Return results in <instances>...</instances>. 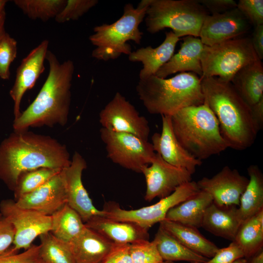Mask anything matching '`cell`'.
Segmentation results:
<instances>
[{
	"mask_svg": "<svg viewBox=\"0 0 263 263\" xmlns=\"http://www.w3.org/2000/svg\"><path fill=\"white\" fill-rule=\"evenodd\" d=\"M251 41L258 57L262 60L263 58V24L254 27Z\"/></svg>",
	"mask_w": 263,
	"mask_h": 263,
	"instance_id": "ee69618b",
	"label": "cell"
},
{
	"mask_svg": "<svg viewBox=\"0 0 263 263\" xmlns=\"http://www.w3.org/2000/svg\"><path fill=\"white\" fill-rule=\"evenodd\" d=\"M0 263H45L40 254L39 245L32 244L21 253L10 247L0 255Z\"/></svg>",
	"mask_w": 263,
	"mask_h": 263,
	"instance_id": "74e56055",
	"label": "cell"
},
{
	"mask_svg": "<svg viewBox=\"0 0 263 263\" xmlns=\"http://www.w3.org/2000/svg\"><path fill=\"white\" fill-rule=\"evenodd\" d=\"M203 47L204 44L199 38L184 37L178 52L159 69L155 75L165 78L178 72H191L202 77L201 58Z\"/></svg>",
	"mask_w": 263,
	"mask_h": 263,
	"instance_id": "ffe728a7",
	"label": "cell"
},
{
	"mask_svg": "<svg viewBox=\"0 0 263 263\" xmlns=\"http://www.w3.org/2000/svg\"><path fill=\"white\" fill-rule=\"evenodd\" d=\"M204 103L216 116L228 148L243 150L254 143L259 132L250 107L230 82L217 77H201Z\"/></svg>",
	"mask_w": 263,
	"mask_h": 263,
	"instance_id": "3957f363",
	"label": "cell"
},
{
	"mask_svg": "<svg viewBox=\"0 0 263 263\" xmlns=\"http://www.w3.org/2000/svg\"><path fill=\"white\" fill-rule=\"evenodd\" d=\"M62 170L33 192L15 201L16 204L21 207L51 216L67 204Z\"/></svg>",
	"mask_w": 263,
	"mask_h": 263,
	"instance_id": "ac0fdd59",
	"label": "cell"
},
{
	"mask_svg": "<svg viewBox=\"0 0 263 263\" xmlns=\"http://www.w3.org/2000/svg\"><path fill=\"white\" fill-rule=\"evenodd\" d=\"M237 7L254 27L263 24V0H240Z\"/></svg>",
	"mask_w": 263,
	"mask_h": 263,
	"instance_id": "f35d334b",
	"label": "cell"
},
{
	"mask_svg": "<svg viewBox=\"0 0 263 263\" xmlns=\"http://www.w3.org/2000/svg\"><path fill=\"white\" fill-rule=\"evenodd\" d=\"M138 96L150 114L171 116L180 110L204 103L201 77L191 72L169 78L151 75L139 79Z\"/></svg>",
	"mask_w": 263,
	"mask_h": 263,
	"instance_id": "277c9868",
	"label": "cell"
},
{
	"mask_svg": "<svg viewBox=\"0 0 263 263\" xmlns=\"http://www.w3.org/2000/svg\"><path fill=\"white\" fill-rule=\"evenodd\" d=\"M15 230L12 224L5 218H0V255L5 252L13 244Z\"/></svg>",
	"mask_w": 263,
	"mask_h": 263,
	"instance_id": "b9f144b4",
	"label": "cell"
},
{
	"mask_svg": "<svg viewBox=\"0 0 263 263\" xmlns=\"http://www.w3.org/2000/svg\"><path fill=\"white\" fill-rule=\"evenodd\" d=\"M200 190L197 183L191 181L178 187L173 192L156 203L136 209H124L116 203L108 202L102 209L103 216L116 221L133 223L149 230L154 224L164 220L171 208Z\"/></svg>",
	"mask_w": 263,
	"mask_h": 263,
	"instance_id": "30bf717a",
	"label": "cell"
},
{
	"mask_svg": "<svg viewBox=\"0 0 263 263\" xmlns=\"http://www.w3.org/2000/svg\"><path fill=\"white\" fill-rule=\"evenodd\" d=\"M6 2L7 0H0V10L5 9Z\"/></svg>",
	"mask_w": 263,
	"mask_h": 263,
	"instance_id": "681fc988",
	"label": "cell"
},
{
	"mask_svg": "<svg viewBox=\"0 0 263 263\" xmlns=\"http://www.w3.org/2000/svg\"><path fill=\"white\" fill-rule=\"evenodd\" d=\"M48 46L49 41L43 40L22 60L17 69L15 81L9 92L14 102V119L21 114L20 106L24 94L34 86L45 70Z\"/></svg>",
	"mask_w": 263,
	"mask_h": 263,
	"instance_id": "e0dca14e",
	"label": "cell"
},
{
	"mask_svg": "<svg viewBox=\"0 0 263 263\" xmlns=\"http://www.w3.org/2000/svg\"><path fill=\"white\" fill-rule=\"evenodd\" d=\"M160 226L189 249L207 258L214 256L219 247L202 235L198 228L164 220Z\"/></svg>",
	"mask_w": 263,
	"mask_h": 263,
	"instance_id": "4316f807",
	"label": "cell"
},
{
	"mask_svg": "<svg viewBox=\"0 0 263 263\" xmlns=\"http://www.w3.org/2000/svg\"><path fill=\"white\" fill-rule=\"evenodd\" d=\"M238 207L213 202L206 210L201 227L215 236L233 241L242 223Z\"/></svg>",
	"mask_w": 263,
	"mask_h": 263,
	"instance_id": "603a6c76",
	"label": "cell"
},
{
	"mask_svg": "<svg viewBox=\"0 0 263 263\" xmlns=\"http://www.w3.org/2000/svg\"><path fill=\"white\" fill-rule=\"evenodd\" d=\"M149 0H142L136 8L131 3L126 4L122 16L112 24L96 26L89 40L95 47L93 57L103 61L115 59L124 54L129 55L131 46L128 43L133 41L139 44L143 33L139 25L145 19Z\"/></svg>",
	"mask_w": 263,
	"mask_h": 263,
	"instance_id": "8992f818",
	"label": "cell"
},
{
	"mask_svg": "<svg viewBox=\"0 0 263 263\" xmlns=\"http://www.w3.org/2000/svg\"><path fill=\"white\" fill-rule=\"evenodd\" d=\"M180 38L172 31L166 32L163 42L158 46L140 48L128 56L132 62H141L143 68L139 74V79L155 75L174 55L175 47Z\"/></svg>",
	"mask_w": 263,
	"mask_h": 263,
	"instance_id": "7402d4cb",
	"label": "cell"
},
{
	"mask_svg": "<svg viewBox=\"0 0 263 263\" xmlns=\"http://www.w3.org/2000/svg\"><path fill=\"white\" fill-rule=\"evenodd\" d=\"M14 2L29 18L45 22L56 17L66 0H15Z\"/></svg>",
	"mask_w": 263,
	"mask_h": 263,
	"instance_id": "d6a6232c",
	"label": "cell"
},
{
	"mask_svg": "<svg viewBox=\"0 0 263 263\" xmlns=\"http://www.w3.org/2000/svg\"><path fill=\"white\" fill-rule=\"evenodd\" d=\"M1 217V213H0V218Z\"/></svg>",
	"mask_w": 263,
	"mask_h": 263,
	"instance_id": "816d5d0a",
	"label": "cell"
},
{
	"mask_svg": "<svg viewBox=\"0 0 263 263\" xmlns=\"http://www.w3.org/2000/svg\"><path fill=\"white\" fill-rule=\"evenodd\" d=\"M0 212L15 228V239L12 247L16 251L22 248L28 249L37 237L50 232L51 216L21 207L15 200H2L0 203Z\"/></svg>",
	"mask_w": 263,
	"mask_h": 263,
	"instance_id": "8fae6325",
	"label": "cell"
},
{
	"mask_svg": "<svg viewBox=\"0 0 263 263\" xmlns=\"http://www.w3.org/2000/svg\"><path fill=\"white\" fill-rule=\"evenodd\" d=\"M162 263H175L173 262H170V261H163Z\"/></svg>",
	"mask_w": 263,
	"mask_h": 263,
	"instance_id": "f907efd6",
	"label": "cell"
},
{
	"mask_svg": "<svg viewBox=\"0 0 263 263\" xmlns=\"http://www.w3.org/2000/svg\"><path fill=\"white\" fill-rule=\"evenodd\" d=\"M153 241L163 261L205 263L209 260L184 245L160 225Z\"/></svg>",
	"mask_w": 263,
	"mask_h": 263,
	"instance_id": "f1b7e54d",
	"label": "cell"
},
{
	"mask_svg": "<svg viewBox=\"0 0 263 263\" xmlns=\"http://www.w3.org/2000/svg\"><path fill=\"white\" fill-rule=\"evenodd\" d=\"M232 263H247V260L244 258H239Z\"/></svg>",
	"mask_w": 263,
	"mask_h": 263,
	"instance_id": "c3c4849f",
	"label": "cell"
},
{
	"mask_svg": "<svg viewBox=\"0 0 263 263\" xmlns=\"http://www.w3.org/2000/svg\"></svg>",
	"mask_w": 263,
	"mask_h": 263,
	"instance_id": "f5cc1de1",
	"label": "cell"
},
{
	"mask_svg": "<svg viewBox=\"0 0 263 263\" xmlns=\"http://www.w3.org/2000/svg\"><path fill=\"white\" fill-rule=\"evenodd\" d=\"M50 232L60 240L71 243L86 228L80 215L67 204L51 216Z\"/></svg>",
	"mask_w": 263,
	"mask_h": 263,
	"instance_id": "f546056e",
	"label": "cell"
},
{
	"mask_svg": "<svg viewBox=\"0 0 263 263\" xmlns=\"http://www.w3.org/2000/svg\"><path fill=\"white\" fill-rule=\"evenodd\" d=\"M247 173L249 181L240 197L238 207L242 222L263 209V174L255 165L248 167Z\"/></svg>",
	"mask_w": 263,
	"mask_h": 263,
	"instance_id": "83f0119b",
	"label": "cell"
},
{
	"mask_svg": "<svg viewBox=\"0 0 263 263\" xmlns=\"http://www.w3.org/2000/svg\"><path fill=\"white\" fill-rule=\"evenodd\" d=\"M71 162L65 146L27 131L14 132L0 145V179L12 191L23 172L41 168L62 169Z\"/></svg>",
	"mask_w": 263,
	"mask_h": 263,
	"instance_id": "6da1fadb",
	"label": "cell"
},
{
	"mask_svg": "<svg viewBox=\"0 0 263 263\" xmlns=\"http://www.w3.org/2000/svg\"><path fill=\"white\" fill-rule=\"evenodd\" d=\"M17 54V42L8 33L0 40V78L8 79L10 76V67Z\"/></svg>",
	"mask_w": 263,
	"mask_h": 263,
	"instance_id": "8d00e7d4",
	"label": "cell"
},
{
	"mask_svg": "<svg viewBox=\"0 0 263 263\" xmlns=\"http://www.w3.org/2000/svg\"><path fill=\"white\" fill-rule=\"evenodd\" d=\"M248 181L237 169L225 166L212 177H204L196 183L199 188L208 193L216 204L239 207Z\"/></svg>",
	"mask_w": 263,
	"mask_h": 263,
	"instance_id": "2e32d148",
	"label": "cell"
},
{
	"mask_svg": "<svg viewBox=\"0 0 263 263\" xmlns=\"http://www.w3.org/2000/svg\"><path fill=\"white\" fill-rule=\"evenodd\" d=\"M170 116L179 143L195 158L202 161L228 148L216 116L205 103L185 107Z\"/></svg>",
	"mask_w": 263,
	"mask_h": 263,
	"instance_id": "5b68a950",
	"label": "cell"
},
{
	"mask_svg": "<svg viewBox=\"0 0 263 263\" xmlns=\"http://www.w3.org/2000/svg\"><path fill=\"white\" fill-rule=\"evenodd\" d=\"M99 121L105 129L132 134L148 140L150 128L148 120L119 92L100 111Z\"/></svg>",
	"mask_w": 263,
	"mask_h": 263,
	"instance_id": "7c38bea8",
	"label": "cell"
},
{
	"mask_svg": "<svg viewBox=\"0 0 263 263\" xmlns=\"http://www.w3.org/2000/svg\"><path fill=\"white\" fill-rule=\"evenodd\" d=\"M6 19V12L5 9L0 10V40L5 35V21Z\"/></svg>",
	"mask_w": 263,
	"mask_h": 263,
	"instance_id": "7dc6e473",
	"label": "cell"
},
{
	"mask_svg": "<svg viewBox=\"0 0 263 263\" xmlns=\"http://www.w3.org/2000/svg\"><path fill=\"white\" fill-rule=\"evenodd\" d=\"M114 243L86 226L70 243L75 263H101Z\"/></svg>",
	"mask_w": 263,
	"mask_h": 263,
	"instance_id": "cb8c5ba5",
	"label": "cell"
},
{
	"mask_svg": "<svg viewBox=\"0 0 263 263\" xmlns=\"http://www.w3.org/2000/svg\"><path fill=\"white\" fill-rule=\"evenodd\" d=\"M237 7L221 14H209L202 24L199 38L205 45L243 37L251 26Z\"/></svg>",
	"mask_w": 263,
	"mask_h": 263,
	"instance_id": "5bb4252c",
	"label": "cell"
},
{
	"mask_svg": "<svg viewBox=\"0 0 263 263\" xmlns=\"http://www.w3.org/2000/svg\"><path fill=\"white\" fill-rule=\"evenodd\" d=\"M98 2L97 0H67L63 9L55 18V20L61 23L77 20Z\"/></svg>",
	"mask_w": 263,
	"mask_h": 263,
	"instance_id": "d590c367",
	"label": "cell"
},
{
	"mask_svg": "<svg viewBox=\"0 0 263 263\" xmlns=\"http://www.w3.org/2000/svg\"><path fill=\"white\" fill-rule=\"evenodd\" d=\"M212 202V197L208 193L200 190L171 208L165 220L196 228L201 227L206 210Z\"/></svg>",
	"mask_w": 263,
	"mask_h": 263,
	"instance_id": "d4e9b609",
	"label": "cell"
},
{
	"mask_svg": "<svg viewBox=\"0 0 263 263\" xmlns=\"http://www.w3.org/2000/svg\"><path fill=\"white\" fill-rule=\"evenodd\" d=\"M87 166L85 159L75 151L70 165L62 170L67 204L80 215L84 223L95 216H103L104 214L103 210L95 207L83 184L82 174Z\"/></svg>",
	"mask_w": 263,
	"mask_h": 263,
	"instance_id": "9a60e30c",
	"label": "cell"
},
{
	"mask_svg": "<svg viewBox=\"0 0 263 263\" xmlns=\"http://www.w3.org/2000/svg\"><path fill=\"white\" fill-rule=\"evenodd\" d=\"M233 241L242 249L245 259L263 248V209L242 223Z\"/></svg>",
	"mask_w": 263,
	"mask_h": 263,
	"instance_id": "4dcf8cb0",
	"label": "cell"
},
{
	"mask_svg": "<svg viewBox=\"0 0 263 263\" xmlns=\"http://www.w3.org/2000/svg\"><path fill=\"white\" fill-rule=\"evenodd\" d=\"M130 253L133 263H162L154 242L142 240L130 244Z\"/></svg>",
	"mask_w": 263,
	"mask_h": 263,
	"instance_id": "e575fe53",
	"label": "cell"
},
{
	"mask_svg": "<svg viewBox=\"0 0 263 263\" xmlns=\"http://www.w3.org/2000/svg\"><path fill=\"white\" fill-rule=\"evenodd\" d=\"M247 260V263H263V248H261Z\"/></svg>",
	"mask_w": 263,
	"mask_h": 263,
	"instance_id": "bcb514c9",
	"label": "cell"
},
{
	"mask_svg": "<svg viewBox=\"0 0 263 263\" xmlns=\"http://www.w3.org/2000/svg\"><path fill=\"white\" fill-rule=\"evenodd\" d=\"M62 169L41 168L21 173L13 190L15 201L46 183Z\"/></svg>",
	"mask_w": 263,
	"mask_h": 263,
	"instance_id": "836d02e7",
	"label": "cell"
},
{
	"mask_svg": "<svg viewBox=\"0 0 263 263\" xmlns=\"http://www.w3.org/2000/svg\"><path fill=\"white\" fill-rule=\"evenodd\" d=\"M242 258H244L242 249L232 241L227 247L219 248L214 256L205 263H232Z\"/></svg>",
	"mask_w": 263,
	"mask_h": 263,
	"instance_id": "ab89813d",
	"label": "cell"
},
{
	"mask_svg": "<svg viewBox=\"0 0 263 263\" xmlns=\"http://www.w3.org/2000/svg\"><path fill=\"white\" fill-rule=\"evenodd\" d=\"M101 263H133L130 244H114Z\"/></svg>",
	"mask_w": 263,
	"mask_h": 263,
	"instance_id": "60d3db41",
	"label": "cell"
},
{
	"mask_svg": "<svg viewBox=\"0 0 263 263\" xmlns=\"http://www.w3.org/2000/svg\"><path fill=\"white\" fill-rule=\"evenodd\" d=\"M250 108L253 120L259 132L263 127V98Z\"/></svg>",
	"mask_w": 263,
	"mask_h": 263,
	"instance_id": "f6af8a7d",
	"label": "cell"
},
{
	"mask_svg": "<svg viewBox=\"0 0 263 263\" xmlns=\"http://www.w3.org/2000/svg\"><path fill=\"white\" fill-rule=\"evenodd\" d=\"M39 237L40 254L45 263H75L69 243L57 238L50 232Z\"/></svg>",
	"mask_w": 263,
	"mask_h": 263,
	"instance_id": "1f68e13d",
	"label": "cell"
},
{
	"mask_svg": "<svg viewBox=\"0 0 263 263\" xmlns=\"http://www.w3.org/2000/svg\"><path fill=\"white\" fill-rule=\"evenodd\" d=\"M161 117V132H155L151 136V143L155 152L167 163L184 168L193 174L202 161L192 156L179 143L172 130L170 116L162 115Z\"/></svg>",
	"mask_w": 263,
	"mask_h": 263,
	"instance_id": "d6986e66",
	"label": "cell"
},
{
	"mask_svg": "<svg viewBox=\"0 0 263 263\" xmlns=\"http://www.w3.org/2000/svg\"><path fill=\"white\" fill-rule=\"evenodd\" d=\"M100 136L108 158L126 169L142 173L155 156L150 142L133 134L101 128Z\"/></svg>",
	"mask_w": 263,
	"mask_h": 263,
	"instance_id": "9c48e42d",
	"label": "cell"
},
{
	"mask_svg": "<svg viewBox=\"0 0 263 263\" xmlns=\"http://www.w3.org/2000/svg\"><path fill=\"white\" fill-rule=\"evenodd\" d=\"M258 59L250 38L242 37L211 46L204 45L202 77H217L231 82L240 69Z\"/></svg>",
	"mask_w": 263,
	"mask_h": 263,
	"instance_id": "ba28073f",
	"label": "cell"
},
{
	"mask_svg": "<svg viewBox=\"0 0 263 263\" xmlns=\"http://www.w3.org/2000/svg\"><path fill=\"white\" fill-rule=\"evenodd\" d=\"M250 106L263 98V65L257 60L242 68L230 82Z\"/></svg>",
	"mask_w": 263,
	"mask_h": 263,
	"instance_id": "484cf974",
	"label": "cell"
},
{
	"mask_svg": "<svg viewBox=\"0 0 263 263\" xmlns=\"http://www.w3.org/2000/svg\"><path fill=\"white\" fill-rule=\"evenodd\" d=\"M210 15L221 14L237 7L233 0H198Z\"/></svg>",
	"mask_w": 263,
	"mask_h": 263,
	"instance_id": "7bdbcfd3",
	"label": "cell"
},
{
	"mask_svg": "<svg viewBox=\"0 0 263 263\" xmlns=\"http://www.w3.org/2000/svg\"><path fill=\"white\" fill-rule=\"evenodd\" d=\"M85 225L114 244H131L149 239V230L133 223L116 221L101 215L91 218Z\"/></svg>",
	"mask_w": 263,
	"mask_h": 263,
	"instance_id": "44dd1931",
	"label": "cell"
},
{
	"mask_svg": "<svg viewBox=\"0 0 263 263\" xmlns=\"http://www.w3.org/2000/svg\"><path fill=\"white\" fill-rule=\"evenodd\" d=\"M209 14L198 0H149L144 19L147 31L150 34L169 28L179 38H199Z\"/></svg>",
	"mask_w": 263,
	"mask_h": 263,
	"instance_id": "52a82bcc",
	"label": "cell"
},
{
	"mask_svg": "<svg viewBox=\"0 0 263 263\" xmlns=\"http://www.w3.org/2000/svg\"><path fill=\"white\" fill-rule=\"evenodd\" d=\"M145 176L146 190L144 198L150 201L156 197L164 198L180 186L192 181V175L187 169L174 166L156 153L151 163L142 171Z\"/></svg>",
	"mask_w": 263,
	"mask_h": 263,
	"instance_id": "4fadbf2b",
	"label": "cell"
},
{
	"mask_svg": "<svg viewBox=\"0 0 263 263\" xmlns=\"http://www.w3.org/2000/svg\"><path fill=\"white\" fill-rule=\"evenodd\" d=\"M46 60L49 67L46 81L34 101L19 117L14 119V132L27 131L30 127L64 126L67 122L74 62L69 59L60 63L49 50Z\"/></svg>",
	"mask_w": 263,
	"mask_h": 263,
	"instance_id": "7a4b0ae2",
	"label": "cell"
}]
</instances>
